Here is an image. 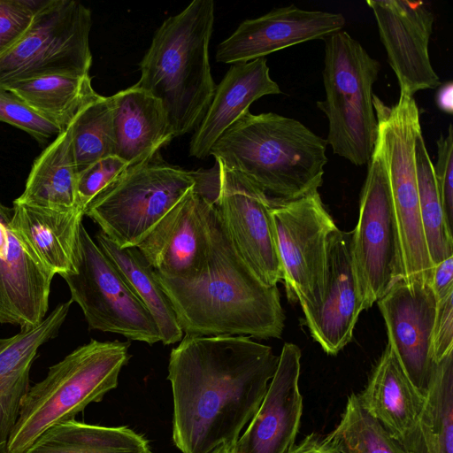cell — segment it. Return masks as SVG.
Listing matches in <instances>:
<instances>
[{
  "label": "cell",
  "mask_w": 453,
  "mask_h": 453,
  "mask_svg": "<svg viewBox=\"0 0 453 453\" xmlns=\"http://www.w3.org/2000/svg\"><path fill=\"white\" fill-rule=\"evenodd\" d=\"M271 212L287 296L303 311L313 309L323 296L328 242L337 226L318 190L293 200L272 198Z\"/></svg>",
  "instance_id": "7c38bea8"
},
{
  "label": "cell",
  "mask_w": 453,
  "mask_h": 453,
  "mask_svg": "<svg viewBox=\"0 0 453 453\" xmlns=\"http://www.w3.org/2000/svg\"><path fill=\"white\" fill-rule=\"evenodd\" d=\"M71 129L78 173L100 158L116 156L111 96L98 94L87 103L71 122Z\"/></svg>",
  "instance_id": "d6a6232c"
},
{
  "label": "cell",
  "mask_w": 453,
  "mask_h": 453,
  "mask_svg": "<svg viewBox=\"0 0 453 453\" xmlns=\"http://www.w3.org/2000/svg\"><path fill=\"white\" fill-rule=\"evenodd\" d=\"M372 104L399 228L403 280L430 281L431 263L421 222L414 145L421 132L419 110L413 96L400 93L388 106L372 94Z\"/></svg>",
  "instance_id": "ba28073f"
},
{
  "label": "cell",
  "mask_w": 453,
  "mask_h": 453,
  "mask_svg": "<svg viewBox=\"0 0 453 453\" xmlns=\"http://www.w3.org/2000/svg\"><path fill=\"white\" fill-rule=\"evenodd\" d=\"M377 303L388 344L413 384L426 394L436 364L433 329L437 300L430 283L401 279Z\"/></svg>",
  "instance_id": "9a60e30c"
},
{
  "label": "cell",
  "mask_w": 453,
  "mask_h": 453,
  "mask_svg": "<svg viewBox=\"0 0 453 453\" xmlns=\"http://www.w3.org/2000/svg\"><path fill=\"white\" fill-rule=\"evenodd\" d=\"M12 209L10 227L31 253L54 274L73 272L84 211H60L16 200Z\"/></svg>",
  "instance_id": "cb8c5ba5"
},
{
  "label": "cell",
  "mask_w": 453,
  "mask_h": 453,
  "mask_svg": "<svg viewBox=\"0 0 453 453\" xmlns=\"http://www.w3.org/2000/svg\"><path fill=\"white\" fill-rule=\"evenodd\" d=\"M353 231L336 229L328 242L326 278L319 303L303 311L311 337L328 355L338 354L353 337L364 310L352 254Z\"/></svg>",
  "instance_id": "ac0fdd59"
},
{
  "label": "cell",
  "mask_w": 453,
  "mask_h": 453,
  "mask_svg": "<svg viewBox=\"0 0 453 453\" xmlns=\"http://www.w3.org/2000/svg\"><path fill=\"white\" fill-rule=\"evenodd\" d=\"M117 156L100 158L77 173L76 191L79 207L87 205L127 167Z\"/></svg>",
  "instance_id": "e575fe53"
},
{
  "label": "cell",
  "mask_w": 453,
  "mask_h": 453,
  "mask_svg": "<svg viewBox=\"0 0 453 453\" xmlns=\"http://www.w3.org/2000/svg\"><path fill=\"white\" fill-rule=\"evenodd\" d=\"M72 303H59L39 324L0 338V453H7L22 399L30 388V369L38 349L57 336Z\"/></svg>",
  "instance_id": "603a6c76"
},
{
  "label": "cell",
  "mask_w": 453,
  "mask_h": 453,
  "mask_svg": "<svg viewBox=\"0 0 453 453\" xmlns=\"http://www.w3.org/2000/svg\"><path fill=\"white\" fill-rule=\"evenodd\" d=\"M352 231L354 267L363 309L367 310L403 279L399 228L378 136L361 192L357 224Z\"/></svg>",
  "instance_id": "30bf717a"
},
{
  "label": "cell",
  "mask_w": 453,
  "mask_h": 453,
  "mask_svg": "<svg viewBox=\"0 0 453 453\" xmlns=\"http://www.w3.org/2000/svg\"><path fill=\"white\" fill-rule=\"evenodd\" d=\"M326 145L296 119L248 111L221 134L209 155L268 196L293 200L321 186Z\"/></svg>",
  "instance_id": "3957f363"
},
{
  "label": "cell",
  "mask_w": 453,
  "mask_h": 453,
  "mask_svg": "<svg viewBox=\"0 0 453 453\" xmlns=\"http://www.w3.org/2000/svg\"><path fill=\"white\" fill-rule=\"evenodd\" d=\"M453 350V292L437 302L433 329V354L435 363Z\"/></svg>",
  "instance_id": "74e56055"
},
{
  "label": "cell",
  "mask_w": 453,
  "mask_h": 453,
  "mask_svg": "<svg viewBox=\"0 0 453 453\" xmlns=\"http://www.w3.org/2000/svg\"><path fill=\"white\" fill-rule=\"evenodd\" d=\"M325 42L326 97L317 106L328 119L326 141L334 154L363 165L368 164L378 136L372 87L380 65L343 30Z\"/></svg>",
  "instance_id": "8992f818"
},
{
  "label": "cell",
  "mask_w": 453,
  "mask_h": 453,
  "mask_svg": "<svg viewBox=\"0 0 453 453\" xmlns=\"http://www.w3.org/2000/svg\"><path fill=\"white\" fill-rule=\"evenodd\" d=\"M212 0H194L157 29L140 63L134 84L159 100L173 137L199 124L213 97L209 44L213 30Z\"/></svg>",
  "instance_id": "277c9868"
},
{
  "label": "cell",
  "mask_w": 453,
  "mask_h": 453,
  "mask_svg": "<svg viewBox=\"0 0 453 453\" xmlns=\"http://www.w3.org/2000/svg\"><path fill=\"white\" fill-rule=\"evenodd\" d=\"M4 89L14 93L61 131L98 95L92 87L89 74L42 76L15 82Z\"/></svg>",
  "instance_id": "f1b7e54d"
},
{
  "label": "cell",
  "mask_w": 453,
  "mask_h": 453,
  "mask_svg": "<svg viewBox=\"0 0 453 453\" xmlns=\"http://www.w3.org/2000/svg\"><path fill=\"white\" fill-rule=\"evenodd\" d=\"M7 215L8 251L0 257V323L27 328L39 324L49 309L54 273L12 231Z\"/></svg>",
  "instance_id": "7402d4cb"
},
{
  "label": "cell",
  "mask_w": 453,
  "mask_h": 453,
  "mask_svg": "<svg viewBox=\"0 0 453 453\" xmlns=\"http://www.w3.org/2000/svg\"><path fill=\"white\" fill-rule=\"evenodd\" d=\"M96 244L119 269L137 297L152 315L164 345L179 342L183 331L174 310L158 283L150 263L136 247L119 248L101 230L96 235Z\"/></svg>",
  "instance_id": "83f0119b"
},
{
  "label": "cell",
  "mask_w": 453,
  "mask_h": 453,
  "mask_svg": "<svg viewBox=\"0 0 453 453\" xmlns=\"http://www.w3.org/2000/svg\"><path fill=\"white\" fill-rule=\"evenodd\" d=\"M288 453H334L322 436L312 433L303 437Z\"/></svg>",
  "instance_id": "ab89813d"
},
{
  "label": "cell",
  "mask_w": 453,
  "mask_h": 453,
  "mask_svg": "<svg viewBox=\"0 0 453 453\" xmlns=\"http://www.w3.org/2000/svg\"><path fill=\"white\" fill-rule=\"evenodd\" d=\"M357 396L363 408L394 439L416 453L417 430L426 394L411 380L389 344Z\"/></svg>",
  "instance_id": "ffe728a7"
},
{
  "label": "cell",
  "mask_w": 453,
  "mask_h": 453,
  "mask_svg": "<svg viewBox=\"0 0 453 453\" xmlns=\"http://www.w3.org/2000/svg\"><path fill=\"white\" fill-rule=\"evenodd\" d=\"M429 283L437 302L453 292V256L434 265Z\"/></svg>",
  "instance_id": "f35d334b"
},
{
  "label": "cell",
  "mask_w": 453,
  "mask_h": 453,
  "mask_svg": "<svg viewBox=\"0 0 453 453\" xmlns=\"http://www.w3.org/2000/svg\"><path fill=\"white\" fill-rule=\"evenodd\" d=\"M129 346L128 342L92 339L50 366L24 395L7 453H22L50 426L101 402L117 388L119 372L131 357Z\"/></svg>",
  "instance_id": "5b68a950"
},
{
  "label": "cell",
  "mask_w": 453,
  "mask_h": 453,
  "mask_svg": "<svg viewBox=\"0 0 453 453\" xmlns=\"http://www.w3.org/2000/svg\"><path fill=\"white\" fill-rule=\"evenodd\" d=\"M0 121L19 128L45 143L62 131L48 121L10 90L0 88Z\"/></svg>",
  "instance_id": "836d02e7"
},
{
  "label": "cell",
  "mask_w": 453,
  "mask_h": 453,
  "mask_svg": "<svg viewBox=\"0 0 453 453\" xmlns=\"http://www.w3.org/2000/svg\"><path fill=\"white\" fill-rule=\"evenodd\" d=\"M366 4L373 12L400 93L413 96L419 90L439 87L441 82L428 53L434 14L426 4L407 0H368Z\"/></svg>",
  "instance_id": "2e32d148"
},
{
  "label": "cell",
  "mask_w": 453,
  "mask_h": 453,
  "mask_svg": "<svg viewBox=\"0 0 453 453\" xmlns=\"http://www.w3.org/2000/svg\"><path fill=\"white\" fill-rule=\"evenodd\" d=\"M77 173L70 124L34 161L25 189L15 200L60 211L80 208Z\"/></svg>",
  "instance_id": "484cf974"
},
{
  "label": "cell",
  "mask_w": 453,
  "mask_h": 453,
  "mask_svg": "<svg viewBox=\"0 0 453 453\" xmlns=\"http://www.w3.org/2000/svg\"><path fill=\"white\" fill-rule=\"evenodd\" d=\"M71 300L81 308L88 328L153 345L158 327L115 265L80 226L74 271L61 275Z\"/></svg>",
  "instance_id": "8fae6325"
},
{
  "label": "cell",
  "mask_w": 453,
  "mask_h": 453,
  "mask_svg": "<svg viewBox=\"0 0 453 453\" xmlns=\"http://www.w3.org/2000/svg\"><path fill=\"white\" fill-rule=\"evenodd\" d=\"M345 22L341 13L308 11L294 4L273 9L242 21L219 44L216 60L234 65L265 58L296 44L326 39L342 30Z\"/></svg>",
  "instance_id": "e0dca14e"
},
{
  "label": "cell",
  "mask_w": 453,
  "mask_h": 453,
  "mask_svg": "<svg viewBox=\"0 0 453 453\" xmlns=\"http://www.w3.org/2000/svg\"><path fill=\"white\" fill-rule=\"evenodd\" d=\"M437 160L433 165L447 226L452 231L453 222V127L436 142Z\"/></svg>",
  "instance_id": "d590c367"
},
{
  "label": "cell",
  "mask_w": 453,
  "mask_h": 453,
  "mask_svg": "<svg viewBox=\"0 0 453 453\" xmlns=\"http://www.w3.org/2000/svg\"><path fill=\"white\" fill-rule=\"evenodd\" d=\"M301 357L298 346L284 344L267 392L236 441L234 453H288L295 445L303 411Z\"/></svg>",
  "instance_id": "d6986e66"
},
{
  "label": "cell",
  "mask_w": 453,
  "mask_h": 453,
  "mask_svg": "<svg viewBox=\"0 0 453 453\" xmlns=\"http://www.w3.org/2000/svg\"><path fill=\"white\" fill-rule=\"evenodd\" d=\"M217 207L239 254L266 286L283 278L272 217V197L243 175L217 163Z\"/></svg>",
  "instance_id": "5bb4252c"
},
{
  "label": "cell",
  "mask_w": 453,
  "mask_h": 453,
  "mask_svg": "<svg viewBox=\"0 0 453 453\" xmlns=\"http://www.w3.org/2000/svg\"><path fill=\"white\" fill-rule=\"evenodd\" d=\"M273 349L242 335H185L170 353L173 441L182 453L235 443L277 369Z\"/></svg>",
  "instance_id": "6da1fadb"
},
{
  "label": "cell",
  "mask_w": 453,
  "mask_h": 453,
  "mask_svg": "<svg viewBox=\"0 0 453 453\" xmlns=\"http://www.w3.org/2000/svg\"><path fill=\"white\" fill-rule=\"evenodd\" d=\"M111 100L115 155L128 166L150 159L173 138L163 104L145 90L133 85Z\"/></svg>",
  "instance_id": "d4e9b609"
},
{
  "label": "cell",
  "mask_w": 453,
  "mask_h": 453,
  "mask_svg": "<svg viewBox=\"0 0 453 453\" xmlns=\"http://www.w3.org/2000/svg\"><path fill=\"white\" fill-rule=\"evenodd\" d=\"M235 443H225L214 449L211 453H234Z\"/></svg>",
  "instance_id": "b9f144b4"
},
{
  "label": "cell",
  "mask_w": 453,
  "mask_h": 453,
  "mask_svg": "<svg viewBox=\"0 0 453 453\" xmlns=\"http://www.w3.org/2000/svg\"><path fill=\"white\" fill-rule=\"evenodd\" d=\"M323 439L334 453H411L363 408L354 393L337 426Z\"/></svg>",
  "instance_id": "1f68e13d"
},
{
  "label": "cell",
  "mask_w": 453,
  "mask_h": 453,
  "mask_svg": "<svg viewBox=\"0 0 453 453\" xmlns=\"http://www.w3.org/2000/svg\"><path fill=\"white\" fill-rule=\"evenodd\" d=\"M437 106L443 111L451 114L453 111V85L451 81L441 84L435 96Z\"/></svg>",
  "instance_id": "60d3db41"
},
{
  "label": "cell",
  "mask_w": 453,
  "mask_h": 453,
  "mask_svg": "<svg viewBox=\"0 0 453 453\" xmlns=\"http://www.w3.org/2000/svg\"><path fill=\"white\" fill-rule=\"evenodd\" d=\"M34 18L24 0H0V56L27 33Z\"/></svg>",
  "instance_id": "8d00e7d4"
},
{
  "label": "cell",
  "mask_w": 453,
  "mask_h": 453,
  "mask_svg": "<svg viewBox=\"0 0 453 453\" xmlns=\"http://www.w3.org/2000/svg\"><path fill=\"white\" fill-rule=\"evenodd\" d=\"M209 234L207 267L198 280L174 282L155 273L183 333L280 338L285 315L279 289L265 285L242 259L216 203L209 211Z\"/></svg>",
  "instance_id": "7a4b0ae2"
},
{
  "label": "cell",
  "mask_w": 453,
  "mask_h": 453,
  "mask_svg": "<svg viewBox=\"0 0 453 453\" xmlns=\"http://www.w3.org/2000/svg\"><path fill=\"white\" fill-rule=\"evenodd\" d=\"M91 12L75 0H47L19 41L0 56V88L48 75L86 76Z\"/></svg>",
  "instance_id": "9c48e42d"
},
{
  "label": "cell",
  "mask_w": 453,
  "mask_h": 453,
  "mask_svg": "<svg viewBox=\"0 0 453 453\" xmlns=\"http://www.w3.org/2000/svg\"><path fill=\"white\" fill-rule=\"evenodd\" d=\"M22 453H151L143 435L126 426L59 422L45 430Z\"/></svg>",
  "instance_id": "4316f807"
},
{
  "label": "cell",
  "mask_w": 453,
  "mask_h": 453,
  "mask_svg": "<svg viewBox=\"0 0 453 453\" xmlns=\"http://www.w3.org/2000/svg\"><path fill=\"white\" fill-rule=\"evenodd\" d=\"M218 195L196 181L137 245L160 277L191 283L205 272L209 250V211Z\"/></svg>",
  "instance_id": "4fadbf2b"
},
{
  "label": "cell",
  "mask_w": 453,
  "mask_h": 453,
  "mask_svg": "<svg viewBox=\"0 0 453 453\" xmlns=\"http://www.w3.org/2000/svg\"><path fill=\"white\" fill-rule=\"evenodd\" d=\"M414 157L418 203L425 240L434 265L453 256L452 231L447 226L433 163L422 132L415 140Z\"/></svg>",
  "instance_id": "4dcf8cb0"
},
{
  "label": "cell",
  "mask_w": 453,
  "mask_h": 453,
  "mask_svg": "<svg viewBox=\"0 0 453 453\" xmlns=\"http://www.w3.org/2000/svg\"><path fill=\"white\" fill-rule=\"evenodd\" d=\"M417 439L416 453H453V350L435 364Z\"/></svg>",
  "instance_id": "f546056e"
},
{
  "label": "cell",
  "mask_w": 453,
  "mask_h": 453,
  "mask_svg": "<svg viewBox=\"0 0 453 453\" xmlns=\"http://www.w3.org/2000/svg\"><path fill=\"white\" fill-rule=\"evenodd\" d=\"M196 183V172L169 165L157 152L127 166L87 205L84 215L119 248L137 247Z\"/></svg>",
  "instance_id": "52a82bcc"
},
{
  "label": "cell",
  "mask_w": 453,
  "mask_h": 453,
  "mask_svg": "<svg viewBox=\"0 0 453 453\" xmlns=\"http://www.w3.org/2000/svg\"><path fill=\"white\" fill-rule=\"evenodd\" d=\"M272 80L265 58L231 65L216 86L211 102L199 122L189 145V155L204 158L221 134L249 111L253 102L280 94Z\"/></svg>",
  "instance_id": "44dd1931"
}]
</instances>
